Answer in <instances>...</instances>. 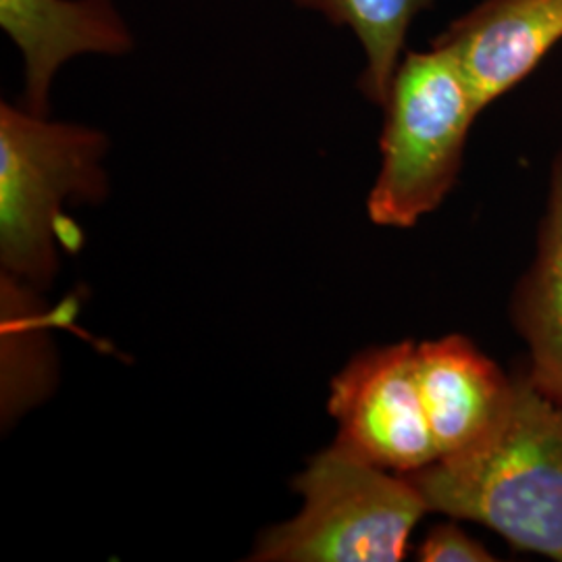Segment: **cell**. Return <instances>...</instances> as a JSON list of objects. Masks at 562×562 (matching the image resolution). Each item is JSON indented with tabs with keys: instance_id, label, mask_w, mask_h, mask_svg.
<instances>
[{
	"instance_id": "1",
	"label": "cell",
	"mask_w": 562,
	"mask_h": 562,
	"mask_svg": "<svg viewBox=\"0 0 562 562\" xmlns=\"http://www.w3.org/2000/svg\"><path fill=\"white\" fill-rule=\"evenodd\" d=\"M427 510L477 521L504 540L562 562V404L527 373L503 425L482 446L404 473Z\"/></svg>"
},
{
	"instance_id": "2",
	"label": "cell",
	"mask_w": 562,
	"mask_h": 562,
	"mask_svg": "<svg viewBox=\"0 0 562 562\" xmlns=\"http://www.w3.org/2000/svg\"><path fill=\"white\" fill-rule=\"evenodd\" d=\"M383 109L382 169L367 209L378 225L413 227L454 188L483 109L459 60L438 46L404 53Z\"/></svg>"
},
{
	"instance_id": "9",
	"label": "cell",
	"mask_w": 562,
	"mask_h": 562,
	"mask_svg": "<svg viewBox=\"0 0 562 562\" xmlns=\"http://www.w3.org/2000/svg\"><path fill=\"white\" fill-rule=\"evenodd\" d=\"M513 315L531 355L527 378L562 404V150L552 169L538 259L517 292Z\"/></svg>"
},
{
	"instance_id": "8",
	"label": "cell",
	"mask_w": 562,
	"mask_h": 562,
	"mask_svg": "<svg viewBox=\"0 0 562 562\" xmlns=\"http://www.w3.org/2000/svg\"><path fill=\"white\" fill-rule=\"evenodd\" d=\"M417 382L438 459L459 457L503 425L515 380L462 336L417 346Z\"/></svg>"
},
{
	"instance_id": "6",
	"label": "cell",
	"mask_w": 562,
	"mask_h": 562,
	"mask_svg": "<svg viewBox=\"0 0 562 562\" xmlns=\"http://www.w3.org/2000/svg\"><path fill=\"white\" fill-rule=\"evenodd\" d=\"M562 41V0H482L431 46L448 50L480 106L521 83Z\"/></svg>"
},
{
	"instance_id": "7",
	"label": "cell",
	"mask_w": 562,
	"mask_h": 562,
	"mask_svg": "<svg viewBox=\"0 0 562 562\" xmlns=\"http://www.w3.org/2000/svg\"><path fill=\"white\" fill-rule=\"evenodd\" d=\"M0 25L23 59V109L46 117L60 67L80 55H130L134 32L115 0H0Z\"/></svg>"
},
{
	"instance_id": "3",
	"label": "cell",
	"mask_w": 562,
	"mask_h": 562,
	"mask_svg": "<svg viewBox=\"0 0 562 562\" xmlns=\"http://www.w3.org/2000/svg\"><path fill=\"white\" fill-rule=\"evenodd\" d=\"M109 138L55 123L23 106H0V261L4 271L48 283L57 269L55 234L65 202H99L109 180Z\"/></svg>"
},
{
	"instance_id": "11",
	"label": "cell",
	"mask_w": 562,
	"mask_h": 562,
	"mask_svg": "<svg viewBox=\"0 0 562 562\" xmlns=\"http://www.w3.org/2000/svg\"><path fill=\"white\" fill-rule=\"evenodd\" d=\"M417 559L425 562H490L494 557L457 525H438L419 546Z\"/></svg>"
},
{
	"instance_id": "5",
	"label": "cell",
	"mask_w": 562,
	"mask_h": 562,
	"mask_svg": "<svg viewBox=\"0 0 562 562\" xmlns=\"http://www.w3.org/2000/svg\"><path fill=\"white\" fill-rule=\"evenodd\" d=\"M329 413L338 422L336 446L362 461L398 475L438 461L411 341L350 362L331 383Z\"/></svg>"
},
{
	"instance_id": "4",
	"label": "cell",
	"mask_w": 562,
	"mask_h": 562,
	"mask_svg": "<svg viewBox=\"0 0 562 562\" xmlns=\"http://www.w3.org/2000/svg\"><path fill=\"white\" fill-rule=\"evenodd\" d=\"M304 506L273 527L252 561L396 562L427 506L404 475L331 446L294 480Z\"/></svg>"
},
{
	"instance_id": "10",
	"label": "cell",
	"mask_w": 562,
	"mask_h": 562,
	"mask_svg": "<svg viewBox=\"0 0 562 562\" xmlns=\"http://www.w3.org/2000/svg\"><path fill=\"white\" fill-rule=\"evenodd\" d=\"M302 9L322 13L334 25L352 30L364 50L362 94L383 106L404 57V42L415 18L434 0H292Z\"/></svg>"
}]
</instances>
